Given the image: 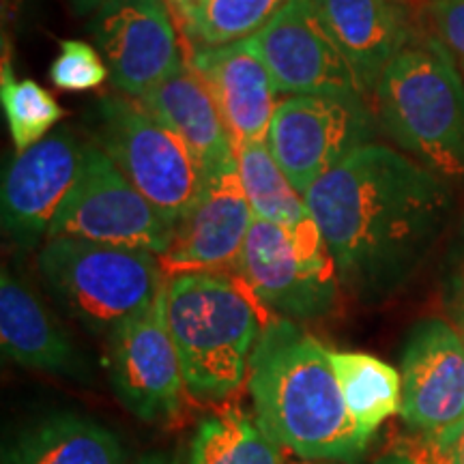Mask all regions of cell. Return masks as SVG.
Wrapping results in <instances>:
<instances>
[{"instance_id":"obj_26","label":"cell","mask_w":464,"mask_h":464,"mask_svg":"<svg viewBox=\"0 0 464 464\" xmlns=\"http://www.w3.org/2000/svg\"><path fill=\"white\" fill-rule=\"evenodd\" d=\"M110 69L102 52L82 39H65L50 65V80L56 89L82 92L95 91L106 82Z\"/></svg>"},{"instance_id":"obj_25","label":"cell","mask_w":464,"mask_h":464,"mask_svg":"<svg viewBox=\"0 0 464 464\" xmlns=\"http://www.w3.org/2000/svg\"><path fill=\"white\" fill-rule=\"evenodd\" d=\"M0 103L17 153H24L48 138L65 114L61 103L42 84L34 80H15L7 61L3 63Z\"/></svg>"},{"instance_id":"obj_21","label":"cell","mask_w":464,"mask_h":464,"mask_svg":"<svg viewBox=\"0 0 464 464\" xmlns=\"http://www.w3.org/2000/svg\"><path fill=\"white\" fill-rule=\"evenodd\" d=\"M237 166L254 218L280 226L293 239L323 237L305 196L290 183L266 140L241 144L237 149Z\"/></svg>"},{"instance_id":"obj_22","label":"cell","mask_w":464,"mask_h":464,"mask_svg":"<svg viewBox=\"0 0 464 464\" xmlns=\"http://www.w3.org/2000/svg\"><path fill=\"white\" fill-rule=\"evenodd\" d=\"M329 359L338 376L346 409L357 430L368 440L402 406V376L382 359L359 351H332Z\"/></svg>"},{"instance_id":"obj_2","label":"cell","mask_w":464,"mask_h":464,"mask_svg":"<svg viewBox=\"0 0 464 464\" xmlns=\"http://www.w3.org/2000/svg\"><path fill=\"white\" fill-rule=\"evenodd\" d=\"M254 415L284 450L307 462L357 464L368 440L342 396L329 348L299 323L271 316L247 376Z\"/></svg>"},{"instance_id":"obj_23","label":"cell","mask_w":464,"mask_h":464,"mask_svg":"<svg viewBox=\"0 0 464 464\" xmlns=\"http://www.w3.org/2000/svg\"><path fill=\"white\" fill-rule=\"evenodd\" d=\"M282 445L239 406L202 420L189 439L188 464H284Z\"/></svg>"},{"instance_id":"obj_28","label":"cell","mask_w":464,"mask_h":464,"mask_svg":"<svg viewBox=\"0 0 464 464\" xmlns=\"http://www.w3.org/2000/svg\"><path fill=\"white\" fill-rule=\"evenodd\" d=\"M374 464H434V462L428 456L420 454V451L396 450V451H390V454L381 456Z\"/></svg>"},{"instance_id":"obj_34","label":"cell","mask_w":464,"mask_h":464,"mask_svg":"<svg viewBox=\"0 0 464 464\" xmlns=\"http://www.w3.org/2000/svg\"><path fill=\"white\" fill-rule=\"evenodd\" d=\"M7 3H11V7H15L17 0H5V7H7Z\"/></svg>"},{"instance_id":"obj_30","label":"cell","mask_w":464,"mask_h":464,"mask_svg":"<svg viewBox=\"0 0 464 464\" xmlns=\"http://www.w3.org/2000/svg\"><path fill=\"white\" fill-rule=\"evenodd\" d=\"M133 464H181L179 458L174 454H168V451H150V454H144L138 458Z\"/></svg>"},{"instance_id":"obj_24","label":"cell","mask_w":464,"mask_h":464,"mask_svg":"<svg viewBox=\"0 0 464 464\" xmlns=\"http://www.w3.org/2000/svg\"><path fill=\"white\" fill-rule=\"evenodd\" d=\"M288 3L290 0H198L183 24L189 50L247 42Z\"/></svg>"},{"instance_id":"obj_18","label":"cell","mask_w":464,"mask_h":464,"mask_svg":"<svg viewBox=\"0 0 464 464\" xmlns=\"http://www.w3.org/2000/svg\"><path fill=\"white\" fill-rule=\"evenodd\" d=\"M188 58L211 86L237 149L247 142H265L280 92L252 45L239 42L189 50Z\"/></svg>"},{"instance_id":"obj_33","label":"cell","mask_w":464,"mask_h":464,"mask_svg":"<svg viewBox=\"0 0 464 464\" xmlns=\"http://www.w3.org/2000/svg\"><path fill=\"white\" fill-rule=\"evenodd\" d=\"M448 464H464V432H462V437L458 439L456 448L451 450V454L448 458Z\"/></svg>"},{"instance_id":"obj_19","label":"cell","mask_w":464,"mask_h":464,"mask_svg":"<svg viewBox=\"0 0 464 464\" xmlns=\"http://www.w3.org/2000/svg\"><path fill=\"white\" fill-rule=\"evenodd\" d=\"M136 100L188 144L208 179L237 164V144L216 95L189 58H185L183 65L164 82Z\"/></svg>"},{"instance_id":"obj_35","label":"cell","mask_w":464,"mask_h":464,"mask_svg":"<svg viewBox=\"0 0 464 464\" xmlns=\"http://www.w3.org/2000/svg\"><path fill=\"white\" fill-rule=\"evenodd\" d=\"M307 464H335V462H307Z\"/></svg>"},{"instance_id":"obj_5","label":"cell","mask_w":464,"mask_h":464,"mask_svg":"<svg viewBox=\"0 0 464 464\" xmlns=\"http://www.w3.org/2000/svg\"><path fill=\"white\" fill-rule=\"evenodd\" d=\"M37 269L52 299L86 332L106 338L153 304L168 282L153 252L73 237L45 239Z\"/></svg>"},{"instance_id":"obj_20","label":"cell","mask_w":464,"mask_h":464,"mask_svg":"<svg viewBox=\"0 0 464 464\" xmlns=\"http://www.w3.org/2000/svg\"><path fill=\"white\" fill-rule=\"evenodd\" d=\"M5 464H127L119 437L89 415L58 411L39 417L11 439Z\"/></svg>"},{"instance_id":"obj_6","label":"cell","mask_w":464,"mask_h":464,"mask_svg":"<svg viewBox=\"0 0 464 464\" xmlns=\"http://www.w3.org/2000/svg\"><path fill=\"white\" fill-rule=\"evenodd\" d=\"M92 116L95 142L133 188L177 226L208 183L198 158L140 102L127 95L102 97Z\"/></svg>"},{"instance_id":"obj_14","label":"cell","mask_w":464,"mask_h":464,"mask_svg":"<svg viewBox=\"0 0 464 464\" xmlns=\"http://www.w3.org/2000/svg\"><path fill=\"white\" fill-rule=\"evenodd\" d=\"M247 44L269 69L280 95H363L312 0H290Z\"/></svg>"},{"instance_id":"obj_31","label":"cell","mask_w":464,"mask_h":464,"mask_svg":"<svg viewBox=\"0 0 464 464\" xmlns=\"http://www.w3.org/2000/svg\"><path fill=\"white\" fill-rule=\"evenodd\" d=\"M69 3H72V9L78 15H89L102 7L103 0H69Z\"/></svg>"},{"instance_id":"obj_27","label":"cell","mask_w":464,"mask_h":464,"mask_svg":"<svg viewBox=\"0 0 464 464\" xmlns=\"http://www.w3.org/2000/svg\"><path fill=\"white\" fill-rule=\"evenodd\" d=\"M426 20L464 73V0H428Z\"/></svg>"},{"instance_id":"obj_29","label":"cell","mask_w":464,"mask_h":464,"mask_svg":"<svg viewBox=\"0 0 464 464\" xmlns=\"http://www.w3.org/2000/svg\"><path fill=\"white\" fill-rule=\"evenodd\" d=\"M164 3L168 5V7H170L172 14L177 15V20L183 22V24H185V20H188L191 11H194L198 0H164Z\"/></svg>"},{"instance_id":"obj_7","label":"cell","mask_w":464,"mask_h":464,"mask_svg":"<svg viewBox=\"0 0 464 464\" xmlns=\"http://www.w3.org/2000/svg\"><path fill=\"white\" fill-rule=\"evenodd\" d=\"M174 224L130 183L97 142H86L72 191L56 211L48 239L73 237L106 246L166 254Z\"/></svg>"},{"instance_id":"obj_8","label":"cell","mask_w":464,"mask_h":464,"mask_svg":"<svg viewBox=\"0 0 464 464\" xmlns=\"http://www.w3.org/2000/svg\"><path fill=\"white\" fill-rule=\"evenodd\" d=\"M363 95H288L271 121V153L301 194L379 136Z\"/></svg>"},{"instance_id":"obj_11","label":"cell","mask_w":464,"mask_h":464,"mask_svg":"<svg viewBox=\"0 0 464 464\" xmlns=\"http://www.w3.org/2000/svg\"><path fill=\"white\" fill-rule=\"evenodd\" d=\"M106 340L110 385L133 417L160 423L181 413L188 387L168 324L166 286L153 304L121 324Z\"/></svg>"},{"instance_id":"obj_32","label":"cell","mask_w":464,"mask_h":464,"mask_svg":"<svg viewBox=\"0 0 464 464\" xmlns=\"http://www.w3.org/2000/svg\"><path fill=\"white\" fill-rule=\"evenodd\" d=\"M454 318H456V329L462 334V338H464V293L456 301Z\"/></svg>"},{"instance_id":"obj_13","label":"cell","mask_w":464,"mask_h":464,"mask_svg":"<svg viewBox=\"0 0 464 464\" xmlns=\"http://www.w3.org/2000/svg\"><path fill=\"white\" fill-rule=\"evenodd\" d=\"M86 142L72 127H56L48 138L17 153L3 177V230L17 247L31 249L48 239L56 211L72 191Z\"/></svg>"},{"instance_id":"obj_9","label":"cell","mask_w":464,"mask_h":464,"mask_svg":"<svg viewBox=\"0 0 464 464\" xmlns=\"http://www.w3.org/2000/svg\"><path fill=\"white\" fill-rule=\"evenodd\" d=\"M235 274L271 314L288 321H316L338 305L342 282L323 237L293 239L254 218Z\"/></svg>"},{"instance_id":"obj_15","label":"cell","mask_w":464,"mask_h":464,"mask_svg":"<svg viewBox=\"0 0 464 464\" xmlns=\"http://www.w3.org/2000/svg\"><path fill=\"white\" fill-rule=\"evenodd\" d=\"M254 226L239 166L208 179L200 198L174 226L170 247L161 254L164 274H235Z\"/></svg>"},{"instance_id":"obj_36","label":"cell","mask_w":464,"mask_h":464,"mask_svg":"<svg viewBox=\"0 0 464 464\" xmlns=\"http://www.w3.org/2000/svg\"><path fill=\"white\" fill-rule=\"evenodd\" d=\"M462 75H464V73H462Z\"/></svg>"},{"instance_id":"obj_12","label":"cell","mask_w":464,"mask_h":464,"mask_svg":"<svg viewBox=\"0 0 464 464\" xmlns=\"http://www.w3.org/2000/svg\"><path fill=\"white\" fill-rule=\"evenodd\" d=\"M89 31L110 69L112 84L140 97L185 63L172 11L164 0H103Z\"/></svg>"},{"instance_id":"obj_4","label":"cell","mask_w":464,"mask_h":464,"mask_svg":"<svg viewBox=\"0 0 464 464\" xmlns=\"http://www.w3.org/2000/svg\"><path fill=\"white\" fill-rule=\"evenodd\" d=\"M381 130L443 181L464 179V75L432 34L420 37L374 91Z\"/></svg>"},{"instance_id":"obj_17","label":"cell","mask_w":464,"mask_h":464,"mask_svg":"<svg viewBox=\"0 0 464 464\" xmlns=\"http://www.w3.org/2000/svg\"><path fill=\"white\" fill-rule=\"evenodd\" d=\"M0 346L3 355L22 368L75 382L92 381L82 348L39 295L9 269L0 276Z\"/></svg>"},{"instance_id":"obj_16","label":"cell","mask_w":464,"mask_h":464,"mask_svg":"<svg viewBox=\"0 0 464 464\" xmlns=\"http://www.w3.org/2000/svg\"><path fill=\"white\" fill-rule=\"evenodd\" d=\"M312 7L365 97L374 95L387 67L421 37L406 0H312Z\"/></svg>"},{"instance_id":"obj_10","label":"cell","mask_w":464,"mask_h":464,"mask_svg":"<svg viewBox=\"0 0 464 464\" xmlns=\"http://www.w3.org/2000/svg\"><path fill=\"white\" fill-rule=\"evenodd\" d=\"M400 415L434 454L448 458L464 432V338L440 318H423L406 335Z\"/></svg>"},{"instance_id":"obj_3","label":"cell","mask_w":464,"mask_h":464,"mask_svg":"<svg viewBox=\"0 0 464 464\" xmlns=\"http://www.w3.org/2000/svg\"><path fill=\"white\" fill-rule=\"evenodd\" d=\"M168 324L189 396L218 402L249 376L271 312L237 274H181L166 284Z\"/></svg>"},{"instance_id":"obj_1","label":"cell","mask_w":464,"mask_h":464,"mask_svg":"<svg viewBox=\"0 0 464 464\" xmlns=\"http://www.w3.org/2000/svg\"><path fill=\"white\" fill-rule=\"evenodd\" d=\"M340 282L381 301L402 286L454 211L448 181L387 144H365L305 191Z\"/></svg>"}]
</instances>
